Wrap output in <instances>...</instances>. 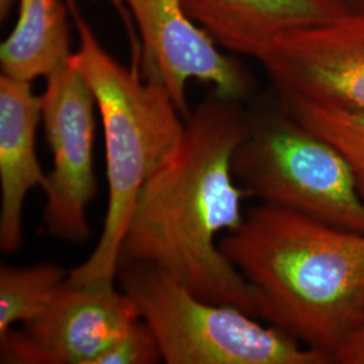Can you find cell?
I'll use <instances>...</instances> for the list:
<instances>
[{
	"label": "cell",
	"instance_id": "5",
	"mask_svg": "<svg viewBox=\"0 0 364 364\" xmlns=\"http://www.w3.org/2000/svg\"><path fill=\"white\" fill-rule=\"evenodd\" d=\"M117 278L154 332L165 363H332L239 308L196 296L154 266L120 263Z\"/></svg>",
	"mask_w": 364,
	"mask_h": 364
},
{
	"label": "cell",
	"instance_id": "19",
	"mask_svg": "<svg viewBox=\"0 0 364 364\" xmlns=\"http://www.w3.org/2000/svg\"><path fill=\"white\" fill-rule=\"evenodd\" d=\"M348 1H351L352 4H356V3H359L360 0H348Z\"/></svg>",
	"mask_w": 364,
	"mask_h": 364
},
{
	"label": "cell",
	"instance_id": "14",
	"mask_svg": "<svg viewBox=\"0 0 364 364\" xmlns=\"http://www.w3.org/2000/svg\"><path fill=\"white\" fill-rule=\"evenodd\" d=\"M275 99L290 117L338 147L351 166L364 201V112L326 108L278 96Z\"/></svg>",
	"mask_w": 364,
	"mask_h": 364
},
{
	"label": "cell",
	"instance_id": "17",
	"mask_svg": "<svg viewBox=\"0 0 364 364\" xmlns=\"http://www.w3.org/2000/svg\"><path fill=\"white\" fill-rule=\"evenodd\" d=\"M120 15H126L124 13V6H126V0H108Z\"/></svg>",
	"mask_w": 364,
	"mask_h": 364
},
{
	"label": "cell",
	"instance_id": "16",
	"mask_svg": "<svg viewBox=\"0 0 364 364\" xmlns=\"http://www.w3.org/2000/svg\"><path fill=\"white\" fill-rule=\"evenodd\" d=\"M333 363L364 364V317L360 326L333 356Z\"/></svg>",
	"mask_w": 364,
	"mask_h": 364
},
{
	"label": "cell",
	"instance_id": "3",
	"mask_svg": "<svg viewBox=\"0 0 364 364\" xmlns=\"http://www.w3.org/2000/svg\"><path fill=\"white\" fill-rule=\"evenodd\" d=\"M78 36L73 61L88 82L105 131L108 204L91 255L72 269L73 284H115L120 247L144 183L178 142L185 119L168 91L105 50L76 0H66Z\"/></svg>",
	"mask_w": 364,
	"mask_h": 364
},
{
	"label": "cell",
	"instance_id": "13",
	"mask_svg": "<svg viewBox=\"0 0 364 364\" xmlns=\"http://www.w3.org/2000/svg\"><path fill=\"white\" fill-rule=\"evenodd\" d=\"M63 267L42 263L30 267L0 266V336L16 323L38 317L68 278Z\"/></svg>",
	"mask_w": 364,
	"mask_h": 364
},
{
	"label": "cell",
	"instance_id": "20",
	"mask_svg": "<svg viewBox=\"0 0 364 364\" xmlns=\"http://www.w3.org/2000/svg\"><path fill=\"white\" fill-rule=\"evenodd\" d=\"M359 3H364V0H360V1H359Z\"/></svg>",
	"mask_w": 364,
	"mask_h": 364
},
{
	"label": "cell",
	"instance_id": "15",
	"mask_svg": "<svg viewBox=\"0 0 364 364\" xmlns=\"http://www.w3.org/2000/svg\"><path fill=\"white\" fill-rule=\"evenodd\" d=\"M164 362L158 340L142 317L117 338L93 364H156Z\"/></svg>",
	"mask_w": 364,
	"mask_h": 364
},
{
	"label": "cell",
	"instance_id": "2",
	"mask_svg": "<svg viewBox=\"0 0 364 364\" xmlns=\"http://www.w3.org/2000/svg\"><path fill=\"white\" fill-rule=\"evenodd\" d=\"M220 250L251 287L259 318L333 363L363 321V232L259 203Z\"/></svg>",
	"mask_w": 364,
	"mask_h": 364
},
{
	"label": "cell",
	"instance_id": "10",
	"mask_svg": "<svg viewBox=\"0 0 364 364\" xmlns=\"http://www.w3.org/2000/svg\"><path fill=\"white\" fill-rule=\"evenodd\" d=\"M42 123L41 95L31 82L0 76V250L11 255L23 243L22 213L27 195L46 174L37 154Z\"/></svg>",
	"mask_w": 364,
	"mask_h": 364
},
{
	"label": "cell",
	"instance_id": "12",
	"mask_svg": "<svg viewBox=\"0 0 364 364\" xmlns=\"http://www.w3.org/2000/svg\"><path fill=\"white\" fill-rule=\"evenodd\" d=\"M19 15L0 46L1 75L33 82L48 77L72 57V37L64 0H18Z\"/></svg>",
	"mask_w": 364,
	"mask_h": 364
},
{
	"label": "cell",
	"instance_id": "8",
	"mask_svg": "<svg viewBox=\"0 0 364 364\" xmlns=\"http://www.w3.org/2000/svg\"><path fill=\"white\" fill-rule=\"evenodd\" d=\"M139 318L136 304L115 284L66 278L38 317L0 336V362L93 364Z\"/></svg>",
	"mask_w": 364,
	"mask_h": 364
},
{
	"label": "cell",
	"instance_id": "7",
	"mask_svg": "<svg viewBox=\"0 0 364 364\" xmlns=\"http://www.w3.org/2000/svg\"><path fill=\"white\" fill-rule=\"evenodd\" d=\"M257 61L281 99L364 112V3L278 37Z\"/></svg>",
	"mask_w": 364,
	"mask_h": 364
},
{
	"label": "cell",
	"instance_id": "9",
	"mask_svg": "<svg viewBox=\"0 0 364 364\" xmlns=\"http://www.w3.org/2000/svg\"><path fill=\"white\" fill-rule=\"evenodd\" d=\"M141 43L136 55L142 76L161 84L183 119L191 115L186 85L209 84L224 97L243 102L254 77L234 55L223 54L215 41L188 15L182 0H126Z\"/></svg>",
	"mask_w": 364,
	"mask_h": 364
},
{
	"label": "cell",
	"instance_id": "18",
	"mask_svg": "<svg viewBox=\"0 0 364 364\" xmlns=\"http://www.w3.org/2000/svg\"><path fill=\"white\" fill-rule=\"evenodd\" d=\"M15 3V0H1V15L4 16V14L10 13L11 6Z\"/></svg>",
	"mask_w": 364,
	"mask_h": 364
},
{
	"label": "cell",
	"instance_id": "4",
	"mask_svg": "<svg viewBox=\"0 0 364 364\" xmlns=\"http://www.w3.org/2000/svg\"><path fill=\"white\" fill-rule=\"evenodd\" d=\"M234 173L262 204L364 234V201L351 166L335 144L274 102L248 111V132L234 154Z\"/></svg>",
	"mask_w": 364,
	"mask_h": 364
},
{
	"label": "cell",
	"instance_id": "11",
	"mask_svg": "<svg viewBox=\"0 0 364 364\" xmlns=\"http://www.w3.org/2000/svg\"><path fill=\"white\" fill-rule=\"evenodd\" d=\"M215 43L258 60L275 39L346 13L348 0H182Z\"/></svg>",
	"mask_w": 364,
	"mask_h": 364
},
{
	"label": "cell",
	"instance_id": "6",
	"mask_svg": "<svg viewBox=\"0 0 364 364\" xmlns=\"http://www.w3.org/2000/svg\"><path fill=\"white\" fill-rule=\"evenodd\" d=\"M41 105L53 156L52 171L41 188L45 230L55 239L84 243L90 237L87 209L97 192L93 159L97 107L73 54L46 77Z\"/></svg>",
	"mask_w": 364,
	"mask_h": 364
},
{
	"label": "cell",
	"instance_id": "1",
	"mask_svg": "<svg viewBox=\"0 0 364 364\" xmlns=\"http://www.w3.org/2000/svg\"><path fill=\"white\" fill-rule=\"evenodd\" d=\"M248 132L240 100L213 91L185 119L181 136L138 196L120 263H146L196 296L259 318L246 279L220 250L246 218L234 154Z\"/></svg>",
	"mask_w": 364,
	"mask_h": 364
}]
</instances>
